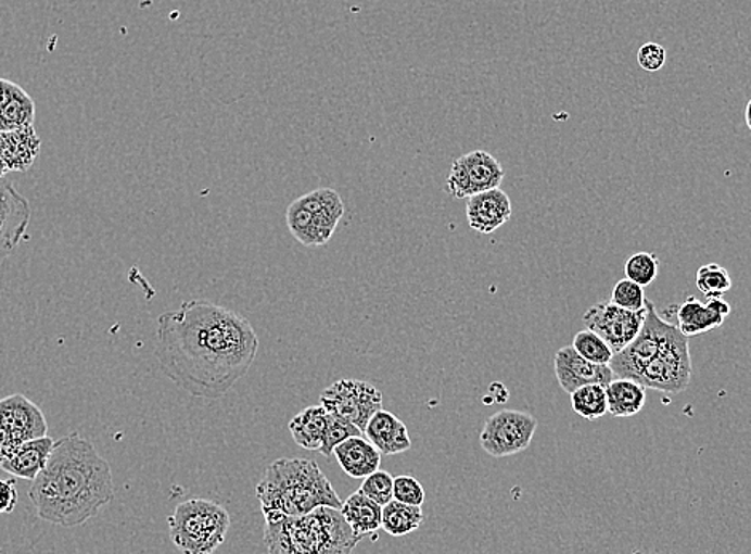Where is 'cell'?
I'll list each match as a JSON object with an SVG mask.
<instances>
[{
	"label": "cell",
	"mask_w": 751,
	"mask_h": 554,
	"mask_svg": "<svg viewBox=\"0 0 751 554\" xmlns=\"http://www.w3.org/2000/svg\"><path fill=\"white\" fill-rule=\"evenodd\" d=\"M259 337L246 317L208 300H191L157 320L155 357L179 388L219 400L249 374Z\"/></svg>",
	"instance_id": "1"
},
{
	"label": "cell",
	"mask_w": 751,
	"mask_h": 554,
	"mask_svg": "<svg viewBox=\"0 0 751 554\" xmlns=\"http://www.w3.org/2000/svg\"><path fill=\"white\" fill-rule=\"evenodd\" d=\"M42 521L82 526L114 499L113 469L90 441L74 431L55 441L46 468L29 488Z\"/></svg>",
	"instance_id": "2"
},
{
	"label": "cell",
	"mask_w": 751,
	"mask_h": 554,
	"mask_svg": "<svg viewBox=\"0 0 751 554\" xmlns=\"http://www.w3.org/2000/svg\"><path fill=\"white\" fill-rule=\"evenodd\" d=\"M264 519L303 516L328 506L341 509L343 502L320 466L307 458H279L270 463L256 486Z\"/></svg>",
	"instance_id": "3"
},
{
	"label": "cell",
	"mask_w": 751,
	"mask_h": 554,
	"mask_svg": "<svg viewBox=\"0 0 751 554\" xmlns=\"http://www.w3.org/2000/svg\"><path fill=\"white\" fill-rule=\"evenodd\" d=\"M361 537L351 529L340 509H314L303 516L266 519L267 554H352Z\"/></svg>",
	"instance_id": "4"
},
{
	"label": "cell",
	"mask_w": 751,
	"mask_h": 554,
	"mask_svg": "<svg viewBox=\"0 0 751 554\" xmlns=\"http://www.w3.org/2000/svg\"><path fill=\"white\" fill-rule=\"evenodd\" d=\"M231 515L225 506L205 499L179 503L168 518L176 549L182 554H213L225 543Z\"/></svg>",
	"instance_id": "5"
},
{
	"label": "cell",
	"mask_w": 751,
	"mask_h": 554,
	"mask_svg": "<svg viewBox=\"0 0 751 554\" xmlns=\"http://www.w3.org/2000/svg\"><path fill=\"white\" fill-rule=\"evenodd\" d=\"M678 330V326L658 313L651 300H646V317L641 330L631 344L614 354L609 367L618 378L638 380L645 367L661 353L662 348Z\"/></svg>",
	"instance_id": "6"
},
{
	"label": "cell",
	"mask_w": 751,
	"mask_h": 554,
	"mask_svg": "<svg viewBox=\"0 0 751 554\" xmlns=\"http://www.w3.org/2000/svg\"><path fill=\"white\" fill-rule=\"evenodd\" d=\"M47 432L46 415L28 398L10 394L0 400V462L25 442L49 436Z\"/></svg>",
	"instance_id": "7"
},
{
	"label": "cell",
	"mask_w": 751,
	"mask_h": 554,
	"mask_svg": "<svg viewBox=\"0 0 751 554\" xmlns=\"http://www.w3.org/2000/svg\"><path fill=\"white\" fill-rule=\"evenodd\" d=\"M691 378L692 360L689 339L678 330L662 348L661 353L645 367L636 381L649 390L683 393L691 383Z\"/></svg>",
	"instance_id": "8"
},
{
	"label": "cell",
	"mask_w": 751,
	"mask_h": 554,
	"mask_svg": "<svg viewBox=\"0 0 751 554\" xmlns=\"http://www.w3.org/2000/svg\"><path fill=\"white\" fill-rule=\"evenodd\" d=\"M382 401V393L374 385L355 378L334 381L320 396V405L330 414L346 418L361 432L376 412L381 411Z\"/></svg>",
	"instance_id": "9"
},
{
	"label": "cell",
	"mask_w": 751,
	"mask_h": 554,
	"mask_svg": "<svg viewBox=\"0 0 751 554\" xmlns=\"http://www.w3.org/2000/svg\"><path fill=\"white\" fill-rule=\"evenodd\" d=\"M537 420L527 412L502 408L486 420L480 444L494 458L510 457L530 448Z\"/></svg>",
	"instance_id": "10"
},
{
	"label": "cell",
	"mask_w": 751,
	"mask_h": 554,
	"mask_svg": "<svg viewBox=\"0 0 751 554\" xmlns=\"http://www.w3.org/2000/svg\"><path fill=\"white\" fill-rule=\"evenodd\" d=\"M506 177L502 165L488 151L475 150L453 162L446 178V192L455 199H469L499 188Z\"/></svg>",
	"instance_id": "11"
},
{
	"label": "cell",
	"mask_w": 751,
	"mask_h": 554,
	"mask_svg": "<svg viewBox=\"0 0 751 554\" xmlns=\"http://www.w3.org/2000/svg\"><path fill=\"white\" fill-rule=\"evenodd\" d=\"M645 317L646 306L641 311H628L614 305L609 300V302H600L590 306L585 311L582 320L588 330L598 333L601 339L607 341L615 354L635 340L641 330Z\"/></svg>",
	"instance_id": "12"
},
{
	"label": "cell",
	"mask_w": 751,
	"mask_h": 554,
	"mask_svg": "<svg viewBox=\"0 0 751 554\" xmlns=\"http://www.w3.org/2000/svg\"><path fill=\"white\" fill-rule=\"evenodd\" d=\"M30 204L9 181L0 180V262L9 259L28 231Z\"/></svg>",
	"instance_id": "13"
},
{
	"label": "cell",
	"mask_w": 751,
	"mask_h": 554,
	"mask_svg": "<svg viewBox=\"0 0 751 554\" xmlns=\"http://www.w3.org/2000/svg\"><path fill=\"white\" fill-rule=\"evenodd\" d=\"M555 377L563 388L564 393L571 394L584 385H603L608 387L615 375L609 366L590 363L584 360L571 344L560 348L553 360Z\"/></svg>",
	"instance_id": "14"
},
{
	"label": "cell",
	"mask_w": 751,
	"mask_h": 554,
	"mask_svg": "<svg viewBox=\"0 0 751 554\" xmlns=\"http://www.w3.org/2000/svg\"><path fill=\"white\" fill-rule=\"evenodd\" d=\"M466 216L473 231L492 235L509 222L512 216V201L502 189H489L467 199Z\"/></svg>",
	"instance_id": "15"
},
{
	"label": "cell",
	"mask_w": 751,
	"mask_h": 554,
	"mask_svg": "<svg viewBox=\"0 0 751 554\" xmlns=\"http://www.w3.org/2000/svg\"><path fill=\"white\" fill-rule=\"evenodd\" d=\"M730 311L733 309H730L729 303L724 302L723 297L707 299L705 303L700 302L696 297H688L676 309L679 332L689 339V337L718 329L729 317Z\"/></svg>",
	"instance_id": "16"
},
{
	"label": "cell",
	"mask_w": 751,
	"mask_h": 554,
	"mask_svg": "<svg viewBox=\"0 0 751 554\" xmlns=\"http://www.w3.org/2000/svg\"><path fill=\"white\" fill-rule=\"evenodd\" d=\"M39 135L34 125L0 131V159L7 172H28L40 153Z\"/></svg>",
	"instance_id": "17"
},
{
	"label": "cell",
	"mask_w": 751,
	"mask_h": 554,
	"mask_svg": "<svg viewBox=\"0 0 751 554\" xmlns=\"http://www.w3.org/2000/svg\"><path fill=\"white\" fill-rule=\"evenodd\" d=\"M368 441L381 452V455H398L411 449V438L408 428L397 415L392 412H376L365 428Z\"/></svg>",
	"instance_id": "18"
},
{
	"label": "cell",
	"mask_w": 751,
	"mask_h": 554,
	"mask_svg": "<svg viewBox=\"0 0 751 554\" xmlns=\"http://www.w3.org/2000/svg\"><path fill=\"white\" fill-rule=\"evenodd\" d=\"M53 445H55V441L50 436L25 442L5 461L0 462V469L13 478L33 482L49 463Z\"/></svg>",
	"instance_id": "19"
},
{
	"label": "cell",
	"mask_w": 751,
	"mask_h": 554,
	"mask_svg": "<svg viewBox=\"0 0 751 554\" xmlns=\"http://www.w3.org/2000/svg\"><path fill=\"white\" fill-rule=\"evenodd\" d=\"M343 471L354 479H365L381 466V452L361 436L348 438L333 452Z\"/></svg>",
	"instance_id": "20"
},
{
	"label": "cell",
	"mask_w": 751,
	"mask_h": 554,
	"mask_svg": "<svg viewBox=\"0 0 751 554\" xmlns=\"http://www.w3.org/2000/svg\"><path fill=\"white\" fill-rule=\"evenodd\" d=\"M328 418L330 414L323 405H310L304 408L291 418L289 425L291 438L306 451H320L324 432H327Z\"/></svg>",
	"instance_id": "21"
},
{
	"label": "cell",
	"mask_w": 751,
	"mask_h": 554,
	"mask_svg": "<svg viewBox=\"0 0 751 554\" xmlns=\"http://www.w3.org/2000/svg\"><path fill=\"white\" fill-rule=\"evenodd\" d=\"M287 225L293 238L306 247L327 245L333 238V229L328 228L316 215L310 214L300 201H293L287 209Z\"/></svg>",
	"instance_id": "22"
},
{
	"label": "cell",
	"mask_w": 751,
	"mask_h": 554,
	"mask_svg": "<svg viewBox=\"0 0 751 554\" xmlns=\"http://www.w3.org/2000/svg\"><path fill=\"white\" fill-rule=\"evenodd\" d=\"M340 512L351 529L361 539L378 532L382 527V506L360 491L352 493L346 502H343Z\"/></svg>",
	"instance_id": "23"
},
{
	"label": "cell",
	"mask_w": 751,
	"mask_h": 554,
	"mask_svg": "<svg viewBox=\"0 0 751 554\" xmlns=\"http://www.w3.org/2000/svg\"><path fill=\"white\" fill-rule=\"evenodd\" d=\"M646 390L632 378H618L607 387L608 412L614 417L628 418L639 414L646 404Z\"/></svg>",
	"instance_id": "24"
},
{
	"label": "cell",
	"mask_w": 751,
	"mask_h": 554,
	"mask_svg": "<svg viewBox=\"0 0 751 554\" xmlns=\"http://www.w3.org/2000/svg\"><path fill=\"white\" fill-rule=\"evenodd\" d=\"M297 201L333 231H336L338 225L346 214L343 198L333 188L314 189V191L297 198Z\"/></svg>",
	"instance_id": "25"
},
{
	"label": "cell",
	"mask_w": 751,
	"mask_h": 554,
	"mask_svg": "<svg viewBox=\"0 0 751 554\" xmlns=\"http://www.w3.org/2000/svg\"><path fill=\"white\" fill-rule=\"evenodd\" d=\"M424 519L421 506L406 505L398 500H392L382 506V529L392 537H405L415 532Z\"/></svg>",
	"instance_id": "26"
},
{
	"label": "cell",
	"mask_w": 751,
	"mask_h": 554,
	"mask_svg": "<svg viewBox=\"0 0 751 554\" xmlns=\"http://www.w3.org/2000/svg\"><path fill=\"white\" fill-rule=\"evenodd\" d=\"M36 104L22 87L16 84L7 103L0 108V131L16 130V128L34 125Z\"/></svg>",
	"instance_id": "27"
},
{
	"label": "cell",
	"mask_w": 751,
	"mask_h": 554,
	"mask_svg": "<svg viewBox=\"0 0 751 554\" xmlns=\"http://www.w3.org/2000/svg\"><path fill=\"white\" fill-rule=\"evenodd\" d=\"M571 407L588 421L598 420L608 414L607 387L603 385H584L571 393Z\"/></svg>",
	"instance_id": "28"
},
{
	"label": "cell",
	"mask_w": 751,
	"mask_h": 554,
	"mask_svg": "<svg viewBox=\"0 0 751 554\" xmlns=\"http://www.w3.org/2000/svg\"><path fill=\"white\" fill-rule=\"evenodd\" d=\"M696 286L707 299H718L733 289V279L724 266L709 263L697 269Z\"/></svg>",
	"instance_id": "29"
},
{
	"label": "cell",
	"mask_w": 751,
	"mask_h": 554,
	"mask_svg": "<svg viewBox=\"0 0 751 554\" xmlns=\"http://www.w3.org/2000/svg\"><path fill=\"white\" fill-rule=\"evenodd\" d=\"M571 347H573L584 360L590 361V363L594 364H600V366H609L612 357H614V351H612V348L609 347L607 341L601 339L598 333L591 332V330L588 329L577 332Z\"/></svg>",
	"instance_id": "30"
},
{
	"label": "cell",
	"mask_w": 751,
	"mask_h": 554,
	"mask_svg": "<svg viewBox=\"0 0 751 554\" xmlns=\"http://www.w3.org/2000/svg\"><path fill=\"white\" fill-rule=\"evenodd\" d=\"M659 259L651 252L634 253L625 263V276L641 287L654 282L659 275Z\"/></svg>",
	"instance_id": "31"
},
{
	"label": "cell",
	"mask_w": 751,
	"mask_h": 554,
	"mask_svg": "<svg viewBox=\"0 0 751 554\" xmlns=\"http://www.w3.org/2000/svg\"><path fill=\"white\" fill-rule=\"evenodd\" d=\"M330 414V412H328ZM364 432L358 430L354 424L346 420V418L338 417V415L330 414L328 418L327 432H324L323 444L320 448V454L324 457H331L333 455L334 449L338 445L343 444L348 438H354V436H361Z\"/></svg>",
	"instance_id": "32"
},
{
	"label": "cell",
	"mask_w": 751,
	"mask_h": 554,
	"mask_svg": "<svg viewBox=\"0 0 751 554\" xmlns=\"http://www.w3.org/2000/svg\"><path fill=\"white\" fill-rule=\"evenodd\" d=\"M361 493L373 500L378 505L385 506L394 500V478L387 471L371 473L370 476L364 479L360 489Z\"/></svg>",
	"instance_id": "33"
},
{
	"label": "cell",
	"mask_w": 751,
	"mask_h": 554,
	"mask_svg": "<svg viewBox=\"0 0 751 554\" xmlns=\"http://www.w3.org/2000/svg\"><path fill=\"white\" fill-rule=\"evenodd\" d=\"M611 302L628 311L645 310V287L638 286L631 279L619 280L612 289Z\"/></svg>",
	"instance_id": "34"
},
{
	"label": "cell",
	"mask_w": 751,
	"mask_h": 554,
	"mask_svg": "<svg viewBox=\"0 0 751 554\" xmlns=\"http://www.w3.org/2000/svg\"><path fill=\"white\" fill-rule=\"evenodd\" d=\"M394 500L406 505L422 506L425 492L418 479L412 476H398L394 478Z\"/></svg>",
	"instance_id": "35"
},
{
	"label": "cell",
	"mask_w": 751,
	"mask_h": 554,
	"mask_svg": "<svg viewBox=\"0 0 751 554\" xmlns=\"http://www.w3.org/2000/svg\"><path fill=\"white\" fill-rule=\"evenodd\" d=\"M636 59H638V64L642 70L648 71V73H655V71H661L664 67L666 52L664 47L659 46V43H642Z\"/></svg>",
	"instance_id": "36"
},
{
	"label": "cell",
	"mask_w": 751,
	"mask_h": 554,
	"mask_svg": "<svg viewBox=\"0 0 751 554\" xmlns=\"http://www.w3.org/2000/svg\"><path fill=\"white\" fill-rule=\"evenodd\" d=\"M18 505V491L13 479H0V515H9Z\"/></svg>",
	"instance_id": "37"
},
{
	"label": "cell",
	"mask_w": 751,
	"mask_h": 554,
	"mask_svg": "<svg viewBox=\"0 0 751 554\" xmlns=\"http://www.w3.org/2000/svg\"><path fill=\"white\" fill-rule=\"evenodd\" d=\"M746 123H747V127H749L751 130V98H750L749 103H747V108H746Z\"/></svg>",
	"instance_id": "38"
},
{
	"label": "cell",
	"mask_w": 751,
	"mask_h": 554,
	"mask_svg": "<svg viewBox=\"0 0 751 554\" xmlns=\"http://www.w3.org/2000/svg\"><path fill=\"white\" fill-rule=\"evenodd\" d=\"M7 174H9V172H7L5 165H3L2 159H0V180H2L3 175Z\"/></svg>",
	"instance_id": "39"
}]
</instances>
